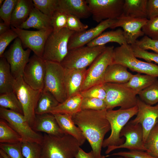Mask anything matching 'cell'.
<instances>
[{"label": "cell", "instance_id": "48", "mask_svg": "<svg viewBox=\"0 0 158 158\" xmlns=\"http://www.w3.org/2000/svg\"><path fill=\"white\" fill-rule=\"evenodd\" d=\"M18 37L16 32L11 29L0 35V57L3 56L5 50L9 44Z\"/></svg>", "mask_w": 158, "mask_h": 158}, {"label": "cell", "instance_id": "45", "mask_svg": "<svg viewBox=\"0 0 158 158\" xmlns=\"http://www.w3.org/2000/svg\"><path fill=\"white\" fill-rule=\"evenodd\" d=\"M103 85H94L81 92L80 94L83 98H96L104 100L106 92Z\"/></svg>", "mask_w": 158, "mask_h": 158}, {"label": "cell", "instance_id": "4", "mask_svg": "<svg viewBox=\"0 0 158 158\" xmlns=\"http://www.w3.org/2000/svg\"><path fill=\"white\" fill-rule=\"evenodd\" d=\"M138 112L137 105L128 109L107 110L106 116L110 125L111 133L109 136L104 140L102 147L118 146L124 142L125 138L120 136L121 132Z\"/></svg>", "mask_w": 158, "mask_h": 158}, {"label": "cell", "instance_id": "29", "mask_svg": "<svg viewBox=\"0 0 158 158\" xmlns=\"http://www.w3.org/2000/svg\"><path fill=\"white\" fill-rule=\"evenodd\" d=\"M83 99V97L80 94L69 97L52 108L50 113L53 114H68L72 115L81 110Z\"/></svg>", "mask_w": 158, "mask_h": 158}, {"label": "cell", "instance_id": "43", "mask_svg": "<svg viewBox=\"0 0 158 158\" xmlns=\"http://www.w3.org/2000/svg\"><path fill=\"white\" fill-rule=\"evenodd\" d=\"M133 53L137 58L143 59L147 62L158 63V53L143 50L135 44L130 45Z\"/></svg>", "mask_w": 158, "mask_h": 158}, {"label": "cell", "instance_id": "32", "mask_svg": "<svg viewBox=\"0 0 158 158\" xmlns=\"http://www.w3.org/2000/svg\"><path fill=\"white\" fill-rule=\"evenodd\" d=\"M59 103L49 92L42 90L35 109L36 115L50 113Z\"/></svg>", "mask_w": 158, "mask_h": 158}, {"label": "cell", "instance_id": "31", "mask_svg": "<svg viewBox=\"0 0 158 158\" xmlns=\"http://www.w3.org/2000/svg\"><path fill=\"white\" fill-rule=\"evenodd\" d=\"M157 78L140 73L133 75L129 81L123 84L134 91L137 95L157 80Z\"/></svg>", "mask_w": 158, "mask_h": 158}, {"label": "cell", "instance_id": "2", "mask_svg": "<svg viewBox=\"0 0 158 158\" xmlns=\"http://www.w3.org/2000/svg\"><path fill=\"white\" fill-rule=\"evenodd\" d=\"M41 158H75L81 146L73 136H55L44 133L41 144Z\"/></svg>", "mask_w": 158, "mask_h": 158}, {"label": "cell", "instance_id": "1", "mask_svg": "<svg viewBox=\"0 0 158 158\" xmlns=\"http://www.w3.org/2000/svg\"><path fill=\"white\" fill-rule=\"evenodd\" d=\"M107 110H81L72 115L75 124L81 130L95 155L100 157L106 134L111 130Z\"/></svg>", "mask_w": 158, "mask_h": 158}, {"label": "cell", "instance_id": "7", "mask_svg": "<svg viewBox=\"0 0 158 158\" xmlns=\"http://www.w3.org/2000/svg\"><path fill=\"white\" fill-rule=\"evenodd\" d=\"M74 32L66 28L53 32L46 42L43 59L45 61L61 63L68 53L69 41Z\"/></svg>", "mask_w": 158, "mask_h": 158}, {"label": "cell", "instance_id": "3", "mask_svg": "<svg viewBox=\"0 0 158 158\" xmlns=\"http://www.w3.org/2000/svg\"><path fill=\"white\" fill-rule=\"evenodd\" d=\"M112 63L120 64L133 71L158 77V65L138 59L128 44L114 48Z\"/></svg>", "mask_w": 158, "mask_h": 158}, {"label": "cell", "instance_id": "21", "mask_svg": "<svg viewBox=\"0 0 158 158\" xmlns=\"http://www.w3.org/2000/svg\"><path fill=\"white\" fill-rule=\"evenodd\" d=\"M65 69V85L68 98L80 93L85 79L87 69Z\"/></svg>", "mask_w": 158, "mask_h": 158}, {"label": "cell", "instance_id": "44", "mask_svg": "<svg viewBox=\"0 0 158 158\" xmlns=\"http://www.w3.org/2000/svg\"><path fill=\"white\" fill-rule=\"evenodd\" d=\"M142 30L145 35L152 39L158 40V16L148 20Z\"/></svg>", "mask_w": 158, "mask_h": 158}, {"label": "cell", "instance_id": "24", "mask_svg": "<svg viewBox=\"0 0 158 158\" xmlns=\"http://www.w3.org/2000/svg\"><path fill=\"white\" fill-rule=\"evenodd\" d=\"M53 114L60 127L65 133L73 136L78 140L81 146L83 145L86 139L81 130L73 122L72 115L60 114Z\"/></svg>", "mask_w": 158, "mask_h": 158}, {"label": "cell", "instance_id": "39", "mask_svg": "<svg viewBox=\"0 0 158 158\" xmlns=\"http://www.w3.org/2000/svg\"><path fill=\"white\" fill-rule=\"evenodd\" d=\"M34 7L50 17L57 8L58 0H33Z\"/></svg>", "mask_w": 158, "mask_h": 158}, {"label": "cell", "instance_id": "49", "mask_svg": "<svg viewBox=\"0 0 158 158\" xmlns=\"http://www.w3.org/2000/svg\"><path fill=\"white\" fill-rule=\"evenodd\" d=\"M134 44L143 50H151L158 53V40H153L145 35L140 40H137Z\"/></svg>", "mask_w": 158, "mask_h": 158}, {"label": "cell", "instance_id": "9", "mask_svg": "<svg viewBox=\"0 0 158 158\" xmlns=\"http://www.w3.org/2000/svg\"><path fill=\"white\" fill-rule=\"evenodd\" d=\"M114 49L113 46L106 47L87 69L81 92L94 85H102L105 83L106 69L113 62Z\"/></svg>", "mask_w": 158, "mask_h": 158}, {"label": "cell", "instance_id": "30", "mask_svg": "<svg viewBox=\"0 0 158 158\" xmlns=\"http://www.w3.org/2000/svg\"><path fill=\"white\" fill-rule=\"evenodd\" d=\"M0 94L13 91L15 80L10 66L5 58L0 57Z\"/></svg>", "mask_w": 158, "mask_h": 158}, {"label": "cell", "instance_id": "54", "mask_svg": "<svg viewBox=\"0 0 158 158\" xmlns=\"http://www.w3.org/2000/svg\"><path fill=\"white\" fill-rule=\"evenodd\" d=\"M4 0H0V7L1 6V5H2L3 3H4Z\"/></svg>", "mask_w": 158, "mask_h": 158}, {"label": "cell", "instance_id": "35", "mask_svg": "<svg viewBox=\"0 0 158 158\" xmlns=\"http://www.w3.org/2000/svg\"><path fill=\"white\" fill-rule=\"evenodd\" d=\"M139 98L146 104L151 106L158 103V80L140 92Z\"/></svg>", "mask_w": 158, "mask_h": 158}, {"label": "cell", "instance_id": "36", "mask_svg": "<svg viewBox=\"0 0 158 158\" xmlns=\"http://www.w3.org/2000/svg\"><path fill=\"white\" fill-rule=\"evenodd\" d=\"M146 151L158 157V124L151 130L144 143Z\"/></svg>", "mask_w": 158, "mask_h": 158}, {"label": "cell", "instance_id": "50", "mask_svg": "<svg viewBox=\"0 0 158 158\" xmlns=\"http://www.w3.org/2000/svg\"><path fill=\"white\" fill-rule=\"evenodd\" d=\"M147 15L148 20L158 16V0H147Z\"/></svg>", "mask_w": 158, "mask_h": 158}, {"label": "cell", "instance_id": "18", "mask_svg": "<svg viewBox=\"0 0 158 158\" xmlns=\"http://www.w3.org/2000/svg\"><path fill=\"white\" fill-rule=\"evenodd\" d=\"M148 20L147 18H133L121 15L116 19L110 28H122L127 44H133L138 38L144 35L142 28Z\"/></svg>", "mask_w": 158, "mask_h": 158}, {"label": "cell", "instance_id": "12", "mask_svg": "<svg viewBox=\"0 0 158 158\" xmlns=\"http://www.w3.org/2000/svg\"><path fill=\"white\" fill-rule=\"evenodd\" d=\"M92 19L97 23L116 20L123 13L124 0H86Z\"/></svg>", "mask_w": 158, "mask_h": 158}, {"label": "cell", "instance_id": "33", "mask_svg": "<svg viewBox=\"0 0 158 158\" xmlns=\"http://www.w3.org/2000/svg\"><path fill=\"white\" fill-rule=\"evenodd\" d=\"M20 135L4 120H0V143H15L21 142Z\"/></svg>", "mask_w": 158, "mask_h": 158}, {"label": "cell", "instance_id": "11", "mask_svg": "<svg viewBox=\"0 0 158 158\" xmlns=\"http://www.w3.org/2000/svg\"><path fill=\"white\" fill-rule=\"evenodd\" d=\"M0 117L20 135L22 142H35L42 144L43 136L32 129L23 114L0 107Z\"/></svg>", "mask_w": 158, "mask_h": 158}, {"label": "cell", "instance_id": "15", "mask_svg": "<svg viewBox=\"0 0 158 158\" xmlns=\"http://www.w3.org/2000/svg\"><path fill=\"white\" fill-rule=\"evenodd\" d=\"M121 137H124L125 140L122 145L116 146L108 147L105 153H109L112 151L120 148L129 150L146 151L143 140V131L141 124L135 123L129 121L122 129Z\"/></svg>", "mask_w": 158, "mask_h": 158}, {"label": "cell", "instance_id": "40", "mask_svg": "<svg viewBox=\"0 0 158 158\" xmlns=\"http://www.w3.org/2000/svg\"><path fill=\"white\" fill-rule=\"evenodd\" d=\"M18 1V0H5L0 7V18L10 28L12 14Z\"/></svg>", "mask_w": 158, "mask_h": 158}, {"label": "cell", "instance_id": "17", "mask_svg": "<svg viewBox=\"0 0 158 158\" xmlns=\"http://www.w3.org/2000/svg\"><path fill=\"white\" fill-rule=\"evenodd\" d=\"M138 112L136 117L131 122L140 123L143 131L144 143L151 130L158 124V103L155 106L147 104L137 98Z\"/></svg>", "mask_w": 158, "mask_h": 158}, {"label": "cell", "instance_id": "41", "mask_svg": "<svg viewBox=\"0 0 158 158\" xmlns=\"http://www.w3.org/2000/svg\"><path fill=\"white\" fill-rule=\"evenodd\" d=\"M81 110H102L106 109L104 100L93 98H83L81 105Z\"/></svg>", "mask_w": 158, "mask_h": 158}, {"label": "cell", "instance_id": "6", "mask_svg": "<svg viewBox=\"0 0 158 158\" xmlns=\"http://www.w3.org/2000/svg\"><path fill=\"white\" fill-rule=\"evenodd\" d=\"M46 73L43 90L50 92L59 103L67 99L65 68L60 63L45 61Z\"/></svg>", "mask_w": 158, "mask_h": 158}, {"label": "cell", "instance_id": "26", "mask_svg": "<svg viewBox=\"0 0 158 158\" xmlns=\"http://www.w3.org/2000/svg\"><path fill=\"white\" fill-rule=\"evenodd\" d=\"M34 7L32 0H18L12 14L10 27L18 28L27 20Z\"/></svg>", "mask_w": 158, "mask_h": 158}, {"label": "cell", "instance_id": "53", "mask_svg": "<svg viewBox=\"0 0 158 158\" xmlns=\"http://www.w3.org/2000/svg\"><path fill=\"white\" fill-rule=\"evenodd\" d=\"M0 154L4 158H11L4 152L1 149H0Z\"/></svg>", "mask_w": 158, "mask_h": 158}, {"label": "cell", "instance_id": "22", "mask_svg": "<svg viewBox=\"0 0 158 158\" xmlns=\"http://www.w3.org/2000/svg\"><path fill=\"white\" fill-rule=\"evenodd\" d=\"M58 7L80 19L91 16L86 0H58Z\"/></svg>", "mask_w": 158, "mask_h": 158}, {"label": "cell", "instance_id": "46", "mask_svg": "<svg viewBox=\"0 0 158 158\" xmlns=\"http://www.w3.org/2000/svg\"><path fill=\"white\" fill-rule=\"evenodd\" d=\"M110 156H121L125 158H158L152 156L146 151L139 150L121 151L108 155L106 157Z\"/></svg>", "mask_w": 158, "mask_h": 158}, {"label": "cell", "instance_id": "42", "mask_svg": "<svg viewBox=\"0 0 158 158\" xmlns=\"http://www.w3.org/2000/svg\"><path fill=\"white\" fill-rule=\"evenodd\" d=\"M21 142L0 143V148L11 158H24L22 151Z\"/></svg>", "mask_w": 158, "mask_h": 158}, {"label": "cell", "instance_id": "13", "mask_svg": "<svg viewBox=\"0 0 158 158\" xmlns=\"http://www.w3.org/2000/svg\"><path fill=\"white\" fill-rule=\"evenodd\" d=\"M31 50H24L18 37L16 39L3 56L10 65L11 72L15 79L23 76L25 67L28 63Z\"/></svg>", "mask_w": 158, "mask_h": 158}, {"label": "cell", "instance_id": "37", "mask_svg": "<svg viewBox=\"0 0 158 158\" xmlns=\"http://www.w3.org/2000/svg\"><path fill=\"white\" fill-rule=\"evenodd\" d=\"M23 154L25 158H41L42 147L41 144L28 141L21 142Z\"/></svg>", "mask_w": 158, "mask_h": 158}, {"label": "cell", "instance_id": "5", "mask_svg": "<svg viewBox=\"0 0 158 158\" xmlns=\"http://www.w3.org/2000/svg\"><path fill=\"white\" fill-rule=\"evenodd\" d=\"M103 86L106 92L104 101L107 110L117 107L121 109H128L137 105V94L123 84L105 83Z\"/></svg>", "mask_w": 158, "mask_h": 158}, {"label": "cell", "instance_id": "14", "mask_svg": "<svg viewBox=\"0 0 158 158\" xmlns=\"http://www.w3.org/2000/svg\"><path fill=\"white\" fill-rule=\"evenodd\" d=\"M10 27L20 39L23 48L30 49L34 54L42 58L46 42L52 29L30 31Z\"/></svg>", "mask_w": 158, "mask_h": 158}, {"label": "cell", "instance_id": "51", "mask_svg": "<svg viewBox=\"0 0 158 158\" xmlns=\"http://www.w3.org/2000/svg\"><path fill=\"white\" fill-rule=\"evenodd\" d=\"M106 156L104 155L97 157L92 150L89 152H86L80 147L75 158H106Z\"/></svg>", "mask_w": 158, "mask_h": 158}, {"label": "cell", "instance_id": "16", "mask_svg": "<svg viewBox=\"0 0 158 158\" xmlns=\"http://www.w3.org/2000/svg\"><path fill=\"white\" fill-rule=\"evenodd\" d=\"M45 73V61L34 54L25 67L23 77L25 82L33 89L42 90Z\"/></svg>", "mask_w": 158, "mask_h": 158}, {"label": "cell", "instance_id": "27", "mask_svg": "<svg viewBox=\"0 0 158 158\" xmlns=\"http://www.w3.org/2000/svg\"><path fill=\"white\" fill-rule=\"evenodd\" d=\"M110 42L117 43L120 46L127 44L123 30L118 28L114 30L103 32L86 45L91 47L100 46Z\"/></svg>", "mask_w": 158, "mask_h": 158}, {"label": "cell", "instance_id": "47", "mask_svg": "<svg viewBox=\"0 0 158 158\" xmlns=\"http://www.w3.org/2000/svg\"><path fill=\"white\" fill-rule=\"evenodd\" d=\"M88 26L81 22L80 19L78 17L68 14L66 28L75 32H83L87 30Z\"/></svg>", "mask_w": 158, "mask_h": 158}, {"label": "cell", "instance_id": "20", "mask_svg": "<svg viewBox=\"0 0 158 158\" xmlns=\"http://www.w3.org/2000/svg\"><path fill=\"white\" fill-rule=\"evenodd\" d=\"M32 128L36 132H42L53 136H61L65 134L54 115L51 113L36 115Z\"/></svg>", "mask_w": 158, "mask_h": 158}, {"label": "cell", "instance_id": "34", "mask_svg": "<svg viewBox=\"0 0 158 158\" xmlns=\"http://www.w3.org/2000/svg\"><path fill=\"white\" fill-rule=\"evenodd\" d=\"M0 106L23 115L21 104L13 91L0 95Z\"/></svg>", "mask_w": 158, "mask_h": 158}, {"label": "cell", "instance_id": "25", "mask_svg": "<svg viewBox=\"0 0 158 158\" xmlns=\"http://www.w3.org/2000/svg\"><path fill=\"white\" fill-rule=\"evenodd\" d=\"M133 75L125 66L120 64L112 63L106 69L104 82L125 84L129 81Z\"/></svg>", "mask_w": 158, "mask_h": 158}, {"label": "cell", "instance_id": "19", "mask_svg": "<svg viewBox=\"0 0 158 158\" xmlns=\"http://www.w3.org/2000/svg\"><path fill=\"white\" fill-rule=\"evenodd\" d=\"M116 20H103L96 26L83 32H75L71 37L68 43V50L85 46L97 37L106 29L111 28Z\"/></svg>", "mask_w": 158, "mask_h": 158}, {"label": "cell", "instance_id": "56", "mask_svg": "<svg viewBox=\"0 0 158 158\" xmlns=\"http://www.w3.org/2000/svg\"><path fill=\"white\" fill-rule=\"evenodd\" d=\"M0 158H4L0 154Z\"/></svg>", "mask_w": 158, "mask_h": 158}, {"label": "cell", "instance_id": "38", "mask_svg": "<svg viewBox=\"0 0 158 158\" xmlns=\"http://www.w3.org/2000/svg\"><path fill=\"white\" fill-rule=\"evenodd\" d=\"M67 17L68 14L58 7L50 17L53 32H57L66 28Z\"/></svg>", "mask_w": 158, "mask_h": 158}, {"label": "cell", "instance_id": "8", "mask_svg": "<svg viewBox=\"0 0 158 158\" xmlns=\"http://www.w3.org/2000/svg\"><path fill=\"white\" fill-rule=\"evenodd\" d=\"M42 90L32 88L25 82L23 76L15 79L13 91L21 104L24 117L32 128L36 117L35 109Z\"/></svg>", "mask_w": 158, "mask_h": 158}, {"label": "cell", "instance_id": "10", "mask_svg": "<svg viewBox=\"0 0 158 158\" xmlns=\"http://www.w3.org/2000/svg\"><path fill=\"white\" fill-rule=\"evenodd\" d=\"M106 47L105 45L93 47L86 45L69 50L60 63L65 69L86 68Z\"/></svg>", "mask_w": 158, "mask_h": 158}, {"label": "cell", "instance_id": "55", "mask_svg": "<svg viewBox=\"0 0 158 158\" xmlns=\"http://www.w3.org/2000/svg\"><path fill=\"white\" fill-rule=\"evenodd\" d=\"M114 158H125L124 157L121 156H117V157Z\"/></svg>", "mask_w": 158, "mask_h": 158}, {"label": "cell", "instance_id": "23", "mask_svg": "<svg viewBox=\"0 0 158 158\" xmlns=\"http://www.w3.org/2000/svg\"><path fill=\"white\" fill-rule=\"evenodd\" d=\"M18 28L27 30L34 28L38 30L53 29L50 17L34 7L27 20Z\"/></svg>", "mask_w": 158, "mask_h": 158}, {"label": "cell", "instance_id": "52", "mask_svg": "<svg viewBox=\"0 0 158 158\" xmlns=\"http://www.w3.org/2000/svg\"><path fill=\"white\" fill-rule=\"evenodd\" d=\"M10 28L7 26L4 22L0 23V35L10 29Z\"/></svg>", "mask_w": 158, "mask_h": 158}, {"label": "cell", "instance_id": "28", "mask_svg": "<svg viewBox=\"0 0 158 158\" xmlns=\"http://www.w3.org/2000/svg\"><path fill=\"white\" fill-rule=\"evenodd\" d=\"M147 0H124L121 15L133 18H147Z\"/></svg>", "mask_w": 158, "mask_h": 158}]
</instances>
